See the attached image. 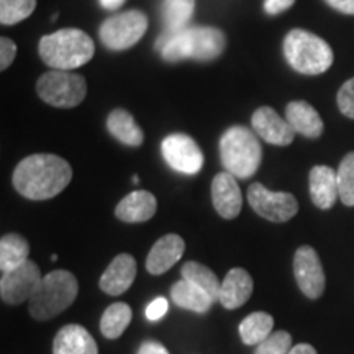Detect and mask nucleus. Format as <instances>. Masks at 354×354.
I'll return each instance as SVG.
<instances>
[{
	"label": "nucleus",
	"instance_id": "cd10ccee",
	"mask_svg": "<svg viewBox=\"0 0 354 354\" xmlns=\"http://www.w3.org/2000/svg\"><path fill=\"white\" fill-rule=\"evenodd\" d=\"M131 308L130 305L117 302L112 304L105 310L100 318V331L107 339H117L123 335L131 323Z\"/></svg>",
	"mask_w": 354,
	"mask_h": 354
},
{
	"label": "nucleus",
	"instance_id": "7ed1b4c3",
	"mask_svg": "<svg viewBox=\"0 0 354 354\" xmlns=\"http://www.w3.org/2000/svg\"><path fill=\"white\" fill-rule=\"evenodd\" d=\"M38 51L44 64L50 68L73 71L94 57L95 44L82 30L64 28L39 39Z\"/></svg>",
	"mask_w": 354,
	"mask_h": 354
},
{
	"label": "nucleus",
	"instance_id": "f8f14e48",
	"mask_svg": "<svg viewBox=\"0 0 354 354\" xmlns=\"http://www.w3.org/2000/svg\"><path fill=\"white\" fill-rule=\"evenodd\" d=\"M294 276L305 297L317 300L325 292V272L312 246H300L294 256Z\"/></svg>",
	"mask_w": 354,
	"mask_h": 354
},
{
	"label": "nucleus",
	"instance_id": "c9c22d12",
	"mask_svg": "<svg viewBox=\"0 0 354 354\" xmlns=\"http://www.w3.org/2000/svg\"><path fill=\"white\" fill-rule=\"evenodd\" d=\"M325 2L335 10L346 13V15H354V0H325Z\"/></svg>",
	"mask_w": 354,
	"mask_h": 354
},
{
	"label": "nucleus",
	"instance_id": "b1692460",
	"mask_svg": "<svg viewBox=\"0 0 354 354\" xmlns=\"http://www.w3.org/2000/svg\"><path fill=\"white\" fill-rule=\"evenodd\" d=\"M30 245L17 233L3 234L0 240V269L2 272L15 269L28 261Z\"/></svg>",
	"mask_w": 354,
	"mask_h": 354
},
{
	"label": "nucleus",
	"instance_id": "bb28decb",
	"mask_svg": "<svg viewBox=\"0 0 354 354\" xmlns=\"http://www.w3.org/2000/svg\"><path fill=\"white\" fill-rule=\"evenodd\" d=\"M180 274H183V279H185V281L192 282L194 286L201 287L203 292H207L214 299V302H218L221 282L210 268L197 263V261H189L183 266Z\"/></svg>",
	"mask_w": 354,
	"mask_h": 354
},
{
	"label": "nucleus",
	"instance_id": "6ab92c4d",
	"mask_svg": "<svg viewBox=\"0 0 354 354\" xmlns=\"http://www.w3.org/2000/svg\"><path fill=\"white\" fill-rule=\"evenodd\" d=\"M158 202L156 197L148 190H135L128 194L118 202L115 215L118 220L125 223H143V221L151 220L156 214Z\"/></svg>",
	"mask_w": 354,
	"mask_h": 354
},
{
	"label": "nucleus",
	"instance_id": "dca6fc26",
	"mask_svg": "<svg viewBox=\"0 0 354 354\" xmlns=\"http://www.w3.org/2000/svg\"><path fill=\"white\" fill-rule=\"evenodd\" d=\"M136 276V261L131 254L115 256L100 277V289L109 295H122L130 289Z\"/></svg>",
	"mask_w": 354,
	"mask_h": 354
},
{
	"label": "nucleus",
	"instance_id": "9b49d317",
	"mask_svg": "<svg viewBox=\"0 0 354 354\" xmlns=\"http://www.w3.org/2000/svg\"><path fill=\"white\" fill-rule=\"evenodd\" d=\"M162 156L171 169L183 174H197L203 166V154L198 145L184 133H172L161 145Z\"/></svg>",
	"mask_w": 354,
	"mask_h": 354
},
{
	"label": "nucleus",
	"instance_id": "c85d7f7f",
	"mask_svg": "<svg viewBox=\"0 0 354 354\" xmlns=\"http://www.w3.org/2000/svg\"><path fill=\"white\" fill-rule=\"evenodd\" d=\"M37 8V0H0V24L12 26L20 24Z\"/></svg>",
	"mask_w": 354,
	"mask_h": 354
},
{
	"label": "nucleus",
	"instance_id": "72a5a7b5",
	"mask_svg": "<svg viewBox=\"0 0 354 354\" xmlns=\"http://www.w3.org/2000/svg\"><path fill=\"white\" fill-rule=\"evenodd\" d=\"M166 312H167V300L165 297H158L154 299L148 307H146V318H148L149 322H158L166 315Z\"/></svg>",
	"mask_w": 354,
	"mask_h": 354
},
{
	"label": "nucleus",
	"instance_id": "39448f33",
	"mask_svg": "<svg viewBox=\"0 0 354 354\" xmlns=\"http://www.w3.org/2000/svg\"><path fill=\"white\" fill-rule=\"evenodd\" d=\"M79 284L73 272L57 269L46 274L30 299V313L38 322L51 320L74 304Z\"/></svg>",
	"mask_w": 354,
	"mask_h": 354
},
{
	"label": "nucleus",
	"instance_id": "2f4dec72",
	"mask_svg": "<svg viewBox=\"0 0 354 354\" xmlns=\"http://www.w3.org/2000/svg\"><path fill=\"white\" fill-rule=\"evenodd\" d=\"M338 107L344 117L354 120V77L342 86L338 92Z\"/></svg>",
	"mask_w": 354,
	"mask_h": 354
},
{
	"label": "nucleus",
	"instance_id": "f3484780",
	"mask_svg": "<svg viewBox=\"0 0 354 354\" xmlns=\"http://www.w3.org/2000/svg\"><path fill=\"white\" fill-rule=\"evenodd\" d=\"M253 289V277L250 276V272L246 269L233 268L221 282L218 302L228 310L240 308L250 300Z\"/></svg>",
	"mask_w": 354,
	"mask_h": 354
},
{
	"label": "nucleus",
	"instance_id": "4468645a",
	"mask_svg": "<svg viewBox=\"0 0 354 354\" xmlns=\"http://www.w3.org/2000/svg\"><path fill=\"white\" fill-rule=\"evenodd\" d=\"M212 202L221 218H236L243 207L241 190L236 183V177L227 171L216 174L212 183Z\"/></svg>",
	"mask_w": 354,
	"mask_h": 354
},
{
	"label": "nucleus",
	"instance_id": "393cba45",
	"mask_svg": "<svg viewBox=\"0 0 354 354\" xmlns=\"http://www.w3.org/2000/svg\"><path fill=\"white\" fill-rule=\"evenodd\" d=\"M274 318L266 312L250 313L240 323V336L248 346H258L266 338L272 335Z\"/></svg>",
	"mask_w": 354,
	"mask_h": 354
},
{
	"label": "nucleus",
	"instance_id": "0eeeda50",
	"mask_svg": "<svg viewBox=\"0 0 354 354\" xmlns=\"http://www.w3.org/2000/svg\"><path fill=\"white\" fill-rule=\"evenodd\" d=\"M39 99L57 109H73L82 104L87 95L86 79L73 71L53 69L37 82Z\"/></svg>",
	"mask_w": 354,
	"mask_h": 354
},
{
	"label": "nucleus",
	"instance_id": "c756f323",
	"mask_svg": "<svg viewBox=\"0 0 354 354\" xmlns=\"http://www.w3.org/2000/svg\"><path fill=\"white\" fill-rule=\"evenodd\" d=\"M336 174H338L339 201L344 205L354 207V153H348L343 158Z\"/></svg>",
	"mask_w": 354,
	"mask_h": 354
},
{
	"label": "nucleus",
	"instance_id": "ddd939ff",
	"mask_svg": "<svg viewBox=\"0 0 354 354\" xmlns=\"http://www.w3.org/2000/svg\"><path fill=\"white\" fill-rule=\"evenodd\" d=\"M251 123H253L256 135L266 143L274 146H289L294 141L295 131L292 130L287 118H282L271 107H259L253 113Z\"/></svg>",
	"mask_w": 354,
	"mask_h": 354
},
{
	"label": "nucleus",
	"instance_id": "ea45409f",
	"mask_svg": "<svg viewBox=\"0 0 354 354\" xmlns=\"http://www.w3.org/2000/svg\"><path fill=\"white\" fill-rule=\"evenodd\" d=\"M140 183V177L138 176H133V184H138Z\"/></svg>",
	"mask_w": 354,
	"mask_h": 354
},
{
	"label": "nucleus",
	"instance_id": "6e6552de",
	"mask_svg": "<svg viewBox=\"0 0 354 354\" xmlns=\"http://www.w3.org/2000/svg\"><path fill=\"white\" fill-rule=\"evenodd\" d=\"M148 30V17L140 10L117 13L100 25L99 38L105 48L123 51L135 46Z\"/></svg>",
	"mask_w": 354,
	"mask_h": 354
},
{
	"label": "nucleus",
	"instance_id": "473e14b6",
	"mask_svg": "<svg viewBox=\"0 0 354 354\" xmlns=\"http://www.w3.org/2000/svg\"><path fill=\"white\" fill-rule=\"evenodd\" d=\"M17 56V44L10 38L0 39V69L6 71Z\"/></svg>",
	"mask_w": 354,
	"mask_h": 354
},
{
	"label": "nucleus",
	"instance_id": "4be33fe9",
	"mask_svg": "<svg viewBox=\"0 0 354 354\" xmlns=\"http://www.w3.org/2000/svg\"><path fill=\"white\" fill-rule=\"evenodd\" d=\"M107 128L110 135L117 141H120L122 145L131 146V148H138V146L143 145V131L136 125L133 115L127 112V110H113L107 118Z\"/></svg>",
	"mask_w": 354,
	"mask_h": 354
},
{
	"label": "nucleus",
	"instance_id": "4c0bfd02",
	"mask_svg": "<svg viewBox=\"0 0 354 354\" xmlns=\"http://www.w3.org/2000/svg\"><path fill=\"white\" fill-rule=\"evenodd\" d=\"M289 354H317V349L313 348L312 344L300 343V344H295V346H292Z\"/></svg>",
	"mask_w": 354,
	"mask_h": 354
},
{
	"label": "nucleus",
	"instance_id": "f704fd0d",
	"mask_svg": "<svg viewBox=\"0 0 354 354\" xmlns=\"http://www.w3.org/2000/svg\"><path fill=\"white\" fill-rule=\"evenodd\" d=\"M294 3L295 0H264V10L268 15H277L290 8Z\"/></svg>",
	"mask_w": 354,
	"mask_h": 354
},
{
	"label": "nucleus",
	"instance_id": "58836bf2",
	"mask_svg": "<svg viewBox=\"0 0 354 354\" xmlns=\"http://www.w3.org/2000/svg\"><path fill=\"white\" fill-rule=\"evenodd\" d=\"M99 2L105 10H117L125 3V0H99Z\"/></svg>",
	"mask_w": 354,
	"mask_h": 354
},
{
	"label": "nucleus",
	"instance_id": "e433bc0d",
	"mask_svg": "<svg viewBox=\"0 0 354 354\" xmlns=\"http://www.w3.org/2000/svg\"><path fill=\"white\" fill-rule=\"evenodd\" d=\"M138 354H169V351L156 342H145L138 349Z\"/></svg>",
	"mask_w": 354,
	"mask_h": 354
},
{
	"label": "nucleus",
	"instance_id": "9d476101",
	"mask_svg": "<svg viewBox=\"0 0 354 354\" xmlns=\"http://www.w3.org/2000/svg\"><path fill=\"white\" fill-rule=\"evenodd\" d=\"M41 279L43 274L39 268L30 259L19 268L2 272V279H0L2 300L8 305L30 302Z\"/></svg>",
	"mask_w": 354,
	"mask_h": 354
},
{
	"label": "nucleus",
	"instance_id": "7c9ffc66",
	"mask_svg": "<svg viewBox=\"0 0 354 354\" xmlns=\"http://www.w3.org/2000/svg\"><path fill=\"white\" fill-rule=\"evenodd\" d=\"M292 349V336L287 331H274V333L266 338L263 343L256 346L254 354H289Z\"/></svg>",
	"mask_w": 354,
	"mask_h": 354
},
{
	"label": "nucleus",
	"instance_id": "1a4fd4ad",
	"mask_svg": "<svg viewBox=\"0 0 354 354\" xmlns=\"http://www.w3.org/2000/svg\"><path fill=\"white\" fill-rule=\"evenodd\" d=\"M248 202L256 214L274 223L289 221L299 212V202L292 194L274 192L259 183L251 184L248 189Z\"/></svg>",
	"mask_w": 354,
	"mask_h": 354
},
{
	"label": "nucleus",
	"instance_id": "a211bd4d",
	"mask_svg": "<svg viewBox=\"0 0 354 354\" xmlns=\"http://www.w3.org/2000/svg\"><path fill=\"white\" fill-rule=\"evenodd\" d=\"M308 187L312 202L322 210H330L339 198L338 174L328 166H315L310 171Z\"/></svg>",
	"mask_w": 354,
	"mask_h": 354
},
{
	"label": "nucleus",
	"instance_id": "a878e982",
	"mask_svg": "<svg viewBox=\"0 0 354 354\" xmlns=\"http://www.w3.org/2000/svg\"><path fill=\"white\" fill-rule=\"evenodd\" d=\"M196 8V0H165L162 24L166 33H176L190 26V19Z\"/></svg>",
	"mask_w": 354,
	"mask_h": 354
},
{
	"label": "nucleus",
	"instance_id": "f03ea898",
	"mask_svg": "<svg viewBox=\"0 0 354 354\" xmlns=\"http://www.w3.org/2000/svg\"><path fill=\"white\" fill-rule=\"evenodd\" d=\"M227 46L225 33L214 26H187L176 33H162L156 41V50L167 63L183 59L214 61Z\"/></svg>",
	"mask_w": 354,
	"mask_h": 354
},
{
	"label": "nucleus",
	"instance_id": "aec40b11",
	"mask_svg": "<svg viewBox=\"0 0 354 354\" xmlns=\"http://www.w3.org/2000/svg\"><path fill=\"white\" fill-rule=\"evenodd\" d=\"M53 354H99V348L84 326L66 325L55 336Z\"/></svg>",
	"mask_w": 354,
	"mask_h": 354
},
{
	"label": "nucleus",
	"instance_id": "20e7f679",
	"mask_svg": "<svg viewBox=\"0 0 354 354\" xmlns=\"http://www.w3.org/2000/svg\"><path fill=\"white\" fill-rule=\"evenodd\" d=\"M220 159L225 171L236 179H248L259 169L263 148L253 130L234 125L220 138Z\"/></svg>",
	"mask_w": 354,
	"mask_h": 354
},
{
	"label": "nucleus",
	"instance_id": "412c9836",
	"mask_svg": "<svg viewBox=\"0 0 354 354\" xmlns=\"http://www.w3.org/2000/svg\"><path fill=\"white\" fill-rule=\"evenodd\" d=\"M286 118L292 130L305 138L315 140L323 133V120L318 112L307 102H290L286 109Z\"/></svg>",
	"mask_w": 354,
	"mask_h": 354
},
{
	"label": "nucleus",
	"instance_id": "423d86ee",
	"mask_svg": "<svg viewBox=\"0 0 354 354\" xmlns=\"http://www.w3.org/2000/svg\"><path fill=\"white\" fill-rule=\"evenodd\" d=\"M284 56L292 69L305 76H318L333 64V51L325 39L295 28L284 39Z\"/></svg>",
	"mask_w": 354,
	"mask_h": 354
},
{
	"label": "nucleus",
	"instance_id": "2eb2a0df",
	"mask_svg": "<svg viewBox=\"0 0 354 354\" xmlns=\"http://www.w3.org/2000/svg\"><path fill=\"white\" fill-rule=\"evenodd\" d=\"M185 251V243L179 234L169 233L161 236L154 243L148 258H146V271L151 276H161L180 261Z\"/></svg>",
	"mask_w": 354,
	"mask_h": 354
},
{
	"label": "nucleus",
	"instance_id": "f257e3e1",
	"mask_svg": "<svg viewBox=\"0 0 354 354\" xmlns=\"http://www.w3.org/2000/svg\"><path fill=\"white\" fill-rule=\"evenodd\" d=\"M73 179V167L56 154H32L17 165L12 183L17 192L30 201H48L59 196Z\"/></svg>",
	"mask_w": 354,
	"mask_h": 354
},
{
	"label": "nucleus",
	"instance_id": "5701e85b",
	"mask_svg": "<svg viewBox=\"0 0 354 354\" xmlns=\"http://www.w3.org/2000/svg\"><path fill=\"white\" fill-rule=\"evenodd\" d=\"M171 299L177 307L190 310L196 313H207L214 304V299L201 287L194 286L192 282L180 279L171 287Z\"/></svg>",
	"mask_w": 354,
	"mask_h": 354
}]
</instances>
